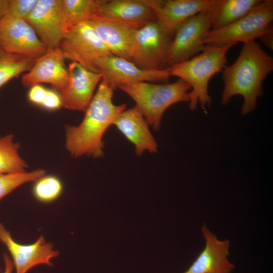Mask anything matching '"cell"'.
Listing matches in <instances>:
<instances>
[{
  "label": "cell",
  "mask_w": 273,
  "mask_h": 273,
  "mask_svg": "<svg viewBox=\"0 0 273 273\" xmlns=\"http://www.w3.org/2000/svg\"><path fill=\"white\" fill-rule=\"evenodd\" d=\"M273 70V58L255 41L243 43L235 61L222 71L224 87L220 98L222 105H228L237 95L243 98L241 108L243 116L253 112L257 99L263 93V83Z\"/></svg>",
  "instance_id": "cell-1"
},
{
  "label": "cell",
  "mask_w": 273,
  "mask_h": 273,
  "mask_svg": "<svg viewBox=\"0 0 273 273\" xmlns=\"http://www.w3.org/2000/svg\"><path fill=\"white\" fill-rule=\"evenodd\" d=\"M113 92L102 78L81 122L77 126L66 125L65 147L72 156L100 158L103 156V135L126 107L125 104H114Z\"/></svg>",
  "instance_id": "cell-2"
},
{
  "label": "cell",
  "mask_w": 273,
  "mask_h": 273,
  "mask_svg": "<svg viewBox=\"0 0 273 273\" xmlns=\"http://www.w3.org/2000/svg\"><path fill=\"white\" fill-rule=\"evenodd\" d=\"M235 44H206L197 55L169 67L171 76L177 77L190 86L188 103L191 110H196L199 104L206 112L211 106L212 99L208 93L209 81L226 66L227 53Z\"/></svg>",
  "instance_id": "cell-3"
},
{
  "label": "cell",
  "mask_w": 273,
  "mask_h": 273,
  "mask_svg": "<svg viewBox=\"0 0 273 273\" xmlns=\"http://www.w3.org/2000/svg\"><path fill=\"white\" fill-rule=\"evenodd\" d=\"M135 103L144 118L154 130L160 129L162 117L171 106L189 102L190 86L179 79L163 84L140 82L119 87Z\"/></svg>",
  "instance_id": "cell-4"
},
{
  "label": "cell",
  "mask_w": 273,
  "mask_h": 273,
  "mask_svg": "<svg viewBox=\"0 0 273 273\" xmlns=\"http://www.w3.org/2000/svg\"><path fill=\"white\" fill-rule=\"evenodd\" d=\"M272 20L273 1L261 0L248 14L234 23L219 29L210 30L203 43L220 46L255 41L272 26Z\"/></svg>",
  "instance_id": "cell-5"
},
{
  "label": "cell",
  "mask_w": 273,
  "mask_h": 273,
  "mask_svg": "<svg viewBox=\"0 0 273 273\" xmlns=\"http://www.w3.org/2000/svg\"><path fill=\"white\" fill-rule=\"evenodd\" d=\"M172 38L173 36L157 19L146 23L135 34L129 61L143 70L168 69L167 57Z\"/></svg>",
  "instance_id": "cell-6"
},
{
  "label": "cell",
  "mask_w": 273,
  "mask_h": 273,
  "mask_svg": "<svg viewBox=\"0 0 273 273\" xmlns=\"http://www.w3.org/2000/svg\"><path fill=\"white\" fill-rule=\"evenodd\" d=\"M60 48L65 59L78 63L95 72L98 60L112 55L88 21L79 23L66 30Z\"/></svg>",
  "instance_id": "cell-7"
},
{
  "label": "cell",
  "mask_w": 273,
  "mask_h": 273,
  "mask_svg": "<svg viewBox=\"0 0 273 273\" xmlns=\"http://www.w3.org/2000/svg\"><path fill=\"white\" fill-rule=\"evenodd\" d=\"M211 30L210 10L195 15L176 29L169 47L168 67L187 61L200 53L205 44L203 39Z\"/></svg>",
  "instance_id": "cell-8"
},
{
  "label": "cell",
  "mask_w": 273,
  "mask_h": 273,
  "mask_svg": "<svg viewBox=\"0 0 273 273\" xmlns=\"http://www.w3.org/2000/svg\"><path fill=\"white\" fill-rule=\"evenodd\" d=\"M95 69L113 91L121 85L140 82L167 83L171 77L169 68L158 71L143 70L130 61L113 55L98 60Z\"/></svg>",
  "instance_id": "cell-9"
},
{
  "label": "cell",
  "mask_w": 273,
  "mask_h": 273,
  "mask_svg": "<svg viewBox=\"0 0 273 273\" xmlns=\"http://www.w3.org/2000/svg\"><path fill=\"white\" fill-rule=\"evenodd\" d=\"M0 49L4 52L36 59L47 50L25 20L7 14L0 21Z\"/></svg>",
  "instance_id": "cell-10"
},
{
  "label": "cell",
  "mask_w": 273,
  "mask_h": 273,
  "mask_svg": "<svg viewBox=\"0 0 273 273\" xmlns=\"http://www.w3.org/2000/svg\"><path fill=\"white\" fill-rule=\"evenodd\" d=\"M25 20L47 51L60 48L65 32L62 0H38Z\"/></svg>",
  "instance_id": "cell-11"
},
{
  "label": "cell",
  "mask_w": 273,
  "mask_h": 273,
  "mask_svg": "<svg viewBox=\"0 0 273 273\" xmlns=\"http://www.w3.org/2000/svg\"><path fill=\"white\" fill-rule=\"evenodd\" d=\"M0 242L7 247L13 259L16 273H27L39 264L52 266L51 260L59 255L53 249V245L47 242L43 235L31 244H21L12 238L10 233L0 223Z\"/></svg>",
  "instance_id": "cell-12"
},
{
  "label": "cell",
  "mask_w": 273,
  "mask_h": 273,
  "mask_svg": "<svg viewBox=\"0 0 273 273\" xmlns=\"http://www.w3.org/2000/svg\"><path fill=\"white\" fill-rule=\"evenodd\" d=\"M68 79L66 86L59 91L62 106L71 110H86L102 75L91 71L75 62L67 67Z\"/></svg>",
  "instance_id": "cell-13"
},
{
  "label": "cell",
  "mask_w": 273,
  "mask_h": 273,
  "mask_svg": "<svg viewBox=\"0 0 273 273\" xmlns=\"http://www.w3.org/2000/svg\"><path fill=\"white\" fill-rule=\"evenodd\" d=\"M87 21L111 54L129 60L135 34L143 25L97 16Z\"/></svg>",
  "instance_id": "cell-14"
},
{
  "label": "cell",
  "mask_w": 273,
  "mask_h": 273,
  "mask_svg": "<svg viewBox=\"0 0 273 273\" xmlns=\"http://www.w3.org/2000/svg\"><path fill=\"white\" fill-rule=\"evenodd\" d=\"M156 19L173 36L177 27L189 18L213 7L216 0H143Z\"/></svg>",
  "instance_id": "cell-15"
},
{
  "label": "cell",
  "mask_w": 273,
  "mask_h": 273,
  "mask_svg": "<svg viewBox=\"0 0 273 273\" xmlns=\"http://www.w3.org/2000/svg\"><path fill=\"white\" fill-rule=\"evenodd\" d=\"M68 79V68L59 48L48 50L35 59L31 69L23 74L21 83L26 87L41 83H47L60 91L66 86Z\"/></svg>",
  "instance_id": "cell-16"
},
{
  "label": "cell",
  "mask_w": 273,
  "mask_h": 273,
  "mask_svg": "<svg viewBox=\"0 0 273 273\" xmlns=\"http://www.w3.org/2000/svg\"><path fill=\"white\" fill-rule=\"evenodd\" d=\"M202 232L205 247L184 273H231L235 265L228 260L229 241L218 239L204 224Z\"/></svg>",
  "instance_id": "cell-17"
},
{
  "label": "cell",
  "mask_w": 273,
  "mask_h": 273,
  "mask_svg": "<svg viewBox=\"0 0 273 273\" xmlns=\"http://www.w3.org/2000/svg\"><path fill=\"white\" fill-rule=\"evenodd\" d=\"M113 125L134 146L138 156L148 151L157 153V142L149 125L136 106L125 109L114 119Z\"/></svg>",
  "instance_id": "cell-18"
},
{
  "label": "cell",
  "mask_w": 273,
  "mask_h": 273,
  "mask_svg": "<svg viewBox=\"0 0 273 273\" xmlns=\"http://www.w3.org/2000/svg\"><path fill=\"white\" fill-rule=\"evenodd\" d=\"M96 16L142 26L156 19L143 0H105Z\"/></svg>",
  "instance_id": "cell-19"
},
{
  "label": "cell",
  "mask_w": 273,
  "mask_h": 273,
  "mask_svg": "<svg viewBox=\"0 0 273 273\" xmlns=\"http://www.w3.org/2000/svg\"><path fill=\"white\" fill-rule=\"evenodd\" d=\"M261 0H216L210 10L211 30L224 27L251 11Z\"/></svg>",
  "instance_id": "cell-20"
},
{
  "label": "cell",
  "mask_w": 273,
  "mask_h": 273,
  "mask_svg": "<svg viewBox=\"0 0 273 273\" xmlns=\"http://www.w3.org/2000/svg\"><path fill=\"white\" fill-rule=\"evenodd\" d=\"M105 0H62L65 32L97 15Z\"/></svg>",
  "instance_id": "cell-21"
},
{
  "label": "cell",
  "mask_w": 273,
  "mask_h": 273,
  "mask_svg": "<svg viewBox=\"0 0 273 273\" xmlns=\"http://www.w3.org/2000/svg\"><path fill=\"white\" fill-rule=\"evenodd\" d=\"M9 134L0 138V174L25 171L27 165L19 153L20 145Z\"/></svg>",
  "instance_id": "cell-22"
},
{
  "label": "cell",
  "mask_w": 273,
  "mask_h": 273,
  "mask_svg": "<svg viewBox=\"0 0 273 273\" xmlns=\"http://www.w3.org/2000/svg\"><path fill=\"white\" fill-rule=\"evenodd\" d=\"M35 60L2 51L0 53V87L11 79L28 71Z\"/></svg>",
  "instance_id": "cell-23"
},
{
  "label": "cell",
  "mask_w": 273,
  "mask_h": 273,
  "mask_svg": "<svg viewBox=\"0 0 273 273\" xmlns=\"http://www.w3.org/2000/svg\"><path fill=\"white\" fill-rule=\"evenodd\" d=\"M34 182L32 193L34 198L41 203L53 202L62 193L63 185L57 176L44 175Z\"/></svg>",
  "instance_id": "cell-24"
},
{
  "label": "cell",
  "mask_w": 273,
  "mask_h": 273,
  "mask_svg": "<svg viewBox=\"0 0 273 273\" xmlns=\"http://www.w3.org/2000/svg\"><path fill=\"white\" fill-rule=\"evenodd\" d=\"M45 173L43 169H36L30 172L0 174V200L22 185L35 181Z\"/></svg>",
  "instance_id": "cell-25"
},
{
  "label": "cell",
  "mask_w": 273,
  "mask_h": 273,
  "mask_svg": "<svg viewBox=\"0 0 273 273\" xmlns=\"http://www.w3.org/2000/svg\"><path fill=\"white\" fill-rule=\"evenodd\" d=\"M37 1L11 0L7 14L25 20L34 8Z\"/></svg>",
  "instance_id": "cell-26"
},
{
  "label": "cell",
  "mask_w": 273,
  "mask_h": 273,
  "mask_svg": "<svg viewBox=\"0 0 273 273\" xmlns=\"http://www.w3.org/2000/svg\"><path fill=\"white\" fill-rule=\"evenodd\" d=\"M40 106L51 111L59 109L62 106L60 94L55 90L48 89L45 98Z\"/></svg>",
  "instance_id": "cell-27"
},
{
  "label": "cell",
  "mask_w": 273,
  "mask_h": 273,
  "mask_svg": "<svg viewBox=\"0 0 273 273\" xmlns=\"http://www.w3.org/2000/svg\"><path fill=\"white\" fill-rule=\"evenodd\" d=\"M48 89L39 84L30 87L28 93V100L32 103L41 106L44 100Z\"/></svg>",
  "instance_id": "cell-28"
},
{
  "label": "cell",
  "mask_w": 273,
  "mask_h": 273,
  "mask_svg": "<svg viewBox=\"0 0 273 273\" xmlns=\"http://www.w3.org/2000/svg\"><path fill=\"white\" fill-rule=\"evenodd\" d=\"M260 41L266 47L272 50L273 49V27L271 26L259 38Z\"/></svg>",
  "instance_id": "cell-29"
},
{
  "label": "cell",
  "mask_w": 273,
  "mask_h": 273,
  "mask_svg": "<svg viewBox=\"0 0 273 273\" xmlns=\"http://www.w3.org/2000/svg\"><path fill=\"white\" fill-rule=\"evenodd\" d=\"M11 0H0V21L8 13Z\"/></svg>",
  "instance_id": "cell-30"
},
{
  "label": "cell",
  "mask_w": 273,
  "mask_h": 273,
  "mask_svg": "<svg viewBox=\"0 0 273 273\" xmlns=\"http://www.w3.org/2000/svg\"><path fill=\"white\" fill-rule=\"evenodd\" d=\"M4 259L5 264V269L3 273H12L14 266L12 260L6 254H4Z\"/></svg>",
  "instance_id": "cell-31"
},
{
  "label": "cell",
  "mask_w": 273,
  "mask_h": 273,
  "mask_svg": "<svg viewBox=\"0 0 273 273\" xmlns=\"http://www.w3.org/2000/svg\"><path fill=\"white\" fill-rule=\"evenodd\" d=\"M2 51V50L0 49V53H1Z\"/></svg>",
  "instance_id": "cell-32"
}]
</instances>
